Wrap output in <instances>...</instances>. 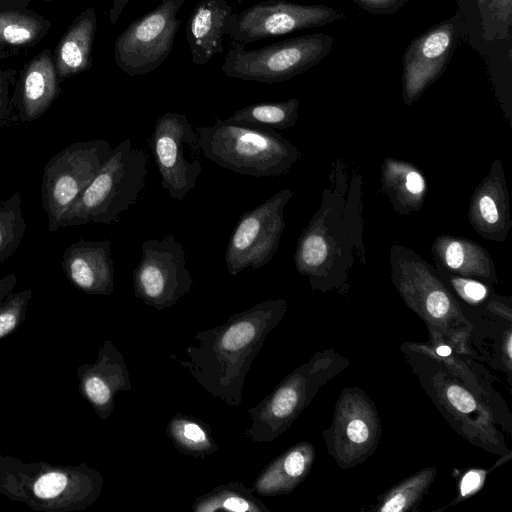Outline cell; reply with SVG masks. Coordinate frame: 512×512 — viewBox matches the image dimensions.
I'll list each match as a JSON object with an SVG mask.
<instances>
[{
    "label": "cell",
    "mask_w": 512,
    "mask_h": 512,
    "mask_svg": "<svg viewBox=\"0 0 512 512\" xmlns=\"http://www.w3.org/2000/svg\"><path fill=\"white\" fill-rule=\"evenodd\" d=\"M462 19L457 12L422 32L406 47L402 56V99L416 102L439 79L459 42Z\"/></svg>",
    "instance_id": "e0dca14e"
},
{
    "label": "cell",
    "mask_w": 512,
    "mask_h": 512,
    "mask_svg": "<svg viewBox=\"0 0 512 512\" xmlns=\"http://www.w3.org/2000/svg\"><path fill=\"white\" fill-rule=\"evenodd\" d=\"M293 195L291 189L283 188L240 215L225 253L226 268L231 276L247 268L258 270L271 262L285 229V207Z\"/></svg>",
    "instance_id": "5bb4252c"
},
{
    "label": "cell",
    "mask_w": 512,
    "mask_h": 512,
    "mask_svg": "<svg viewBox=\"0 0 512 512\" xmlns=\"http://www.w3.org/2000/svg\"><path fill=\"white\" fill-rule=\"evenodd\" d=\"M431 254L436 265L453 274L492 286L499 283L490 253L474 240L441 234L434 239Z\"/></svg>",
    "instance_id": "7402d4cb"
},
{
    "label": "cell",
    "mask_w": 512,
    "mask_h": 512,
    "mask_svg": "<svg viewBox=\"0 0 512 512\" xmlns=\"http://www.w3.org/2000/svg\"><path fill=\"white\" fill-rule=\"evenodd\" d=\"M363 231V177L338 159L294 253L296 270L312 290L347 292L354 264H366Z\"/></svg>",
    "instance_id": "6da1fadb"
},
{
    "label": "cell",
    "mask_w": 512,
    "mask_h": 512,
    "mask_svg": "<svg viewBox=\"0 0 512 512\" xmlns=\"http://www.w3.org/2000/svg\"><path fill=\"white\" fill-rule=\"evenodd\" d=\"M166 434L178 452L194 458L204 459L218 450L209 425L190 415L176 413L167 423Z\"/></svg>",
    "instance_id": "83f0119b"
},
{
    "label": "cell",
    "mask_w": 512,
    "mask_h": 512,
    "mask_svg": "<svg viewBox=\"0 0 512 512\" xmlns=\"http://www.w3.org/2000/svg\"><path fill=\"white\" fill-rule=\"evenodd\" d=\"M42 31L38 19L18 11H0V42L11 45L28 44Z\"/></svg>",
    "instance_id": "d6a6232c"
},
{
    "label": "cell",
    "mask_w": 512,
    "mask_h": 512,
    "mask_svg": "<svg viewBox=\"0 0 512 512\" xmlns=\"http://www.w3.org/2000/svg\"><path fill=\"white\" fill-rule=\"evenodd\" d=\"M76 374L81 396L102 420L108 419L113 413L116 395L132 390L125 359L109 339L100 346L95 362L78 366Z\"/></svg>",
    "instance_id": "ac0fdd59"
},
{
    "label": "cell",
    "mask_w": 512,
    "mask_h": 512,
    "mask_svg": "<svg viewBox=\"0 0 512 512\" xmlns=\"http://www.w3.org/2000/svg\"><path fill=\"white\" fill-rule=\"evenodd\" d=\"M191 509L194 512H270L251 488L236 480L220 484L195 498Z\"/></svg>",
    "instance_id": "4316f807"
},
{
    "label": "cell",
    "mask_w": 512,
    "mask_h": 512,
    "mask_svg": "<svg viewBox=\"0 0 512 512\" xmlns=\"http://www.w3.org/2000/svg\"><path fill=\"white\" fill-rule=\"evenodd\" d=\"M185 2L162 0L117 36L114 59L124 73L141 76L157 69L166 60L181 24L178 12Z\"/></svg>",
    "instance_id": "7c38bea8"
},
{
    "label": "cell",
    "mask_w": 512,
    "mask_h": 512,
    "mask_svg": "<svg viewBox=\"0 0 512 512\" xmlns=\"http://www.w3.org/2000/svg\"><path fill=\"white\" fill-rule=\"evenodd\" d=\"M468 220L485 239L498 243L506 240L512 218L505 169L500 158L492 163L475 188L469 203Z\"/></svg>",
    "instance_id": "d6986e66"
},
{
    "label": "cell",
    "mask_w": 512,
    "mask_h": 512,
    "mask_svg": "<svg viewBox=\"0 0 512 512\" xmlns=\"http://www.w3.org/2000/svg\"><path fill=\"white\" fill-rule=\"evenodd\" d=\"M147 144L169 196L183 200L203 172L198 135L186 114L166 112L155 122Z\"/></svg>",
    "instance_id": "8fae6325"
},
{
    "label": "cell",
    "mask_w": 512,
    "mask_h": 512,
    "mask_svg": "<svg viewBox=\"0 0 512 512\" xmlns=\"http://www.w3.org/2000/svg\"><path fill=\"white\" fill-rule=\"evenodd\" d=\"M478 7L484 39L495 41L510 37L512 0H484Z\"/></svg>",
    "instance_id": "1f68e13d"
},
{
    "label": "cell",
    "mask_w": 512,
    "mask_h": 512,
    "mask_svg": "<svg viewBox=\"0 0 512 512\" xmlns=\"http://www.w3.org/2000/svg\"><path fill=\"white\" fill-rule=\"evenodd\" d=\"M104 484L86 463L76 466L24 462L0 454V494L35 511L75 512L91 506Z\"/></svg>",
    "instance_id": "5b68a950"
},
{
    "label": "cell",
    "mask_w": 512,
    "mask_h": 512,
    "mask_svg": "<svg viewBox=\"0 0 512 512\" xmlns=\"http://www.w3.org/2000/svg\"><path fill=\"white\" fill-rule=\"evenodd\" d=\"M364 11L373 15H392L398 12L409 0H352Z\"/></svg>",
    "instance_id": "8d00e7d4"
},
{
    "label": "cell",
    "mask_w": 512,
    "mask_h": 512,
    "mask_svg": "<svg viewBox=\"0 0 512 512\" xmlns=\"http://www.w3.org/2000/svg\"><path fill=\"white\" fill-rule=\"evenodd\" d=\"M425 393L449 425L470 443L505 456L511 451L496 428L503 420L468 384L450 372L427 344L405 342L400 346Z\"/></svg>",
    "instance_id": "3957f363"
},
{
    "label": "cell",
    "mask_w": 512,
    "mask_h": 512,
    "mask_svg": "<svg viewBox=\"0 0 512 512\" xmlns=\"http://www.w3.org/2000/svg\"><path fill=\"white\" fill-rule=\"evenodd\" d=\"M58 78L49 51L39 54L26 68L19 98V117L31 122L41 117L58 94Z\"/></svg>",
    "instance_id": "d4e9b609"
},
{
    "label": "cell",
    "mask_w": 512,
    "mask_h": 512,
    "mask_svg": "<svg viewBox=\"0 0 512 512\" xmlns=\"http://www.w3.org/2000/svg\"><path fill=\"white\" fill-rule=\"evenodd\" d=\"M130 0H112V6L109 10L108 16L111 24H116L121 13L127 6Z\"/></svg>",
    "instance_id": "ab89813d"
},
{
    "label": "cell",
    "mask_w": 512,
    "mask_h": 512,
    "mask_svg": "<svg viewBox=\"0 0 512 512\" xmlns=\"http://www.w3.org/2000/svg\"><path fill=\"white\" fill-rule=\"evenodd\" d=\"M20 192L0 200V263L8 260L17 250L26 232L21 209Z\"/></svg>",
    "instance_id": "4dcf8cb0"
},
{
    "label": "cell",
    "mask_w": 512,
    "mask_h": 512,
    "mask_svg": "<svg viewBox=\"0 0 512 512\" xmlns=\"http://www.w3.org/2000/svg\"><path fill=\"white\" fill-rule=\"evenodd\" d=\"M110 141L94 139L70 144L44 166L41 205L48 219V230L56 231L65 213L77 201L108 159Z\"/></svg>",
    "instance_id": "30bf717a"
},
{
    "label": "cell",
    "mask_w": 512,
    "mask_h": 512,
    "mask_svg": "<svg viewBox=\"0 0 512 512\" xmlns=\"http://www.w3.org/2000/svg\"><path fill=\"white\" fill-rule=\"evenodd\" d=\"M435 269L451 292L470 306H483L496 295L488 283L453 274L436 264Z\"/></svg>",
    "instance_id": "836d02e7"
},
{
    "label": "cell",
    "mask_w": 512,
    "mask_h": 512,
    "mask_svg": "<svg viewBox=\"0 0 512 512\" xmlns=\"http://www.w3.org/2000/svg\"><path fill=\"white\" fill-rule=\"evenodd\" d=\"M299 116V101L290 98L278 102H260L235 111L226 120L274 130L293 127Z\"/></svg>",
    "instance_id": "f546056e"
},
{
    "label": "cell",
    "mask_w": 512,
    "mask_h": 512,
    "mask_svg": "<svg viewBox=\"0 0 512 512\" xmlns=\"http://www.w3.org/2000/svg\"><path fill=\"white\" fill-rule=\"evenodd\" d=\"M111 241L80 239L62 255L64 275L78 290L92 295L109 296L114 292V264Z\"/></svg>",
    "instance_id": "ffe728a7"
},
{
    "label": "cell",
    "mask_w": 512,
    "mask_h": 512,
    "mask_svg": "<svg viewBox=\"0 0 512 512\" xmlns=\"http://www.w3.org/2000/svg\"><path fill=\"white\" fill-rule=\"evenodd\" d=\"M392 283L404 303L426 324L429 344L466 351L474 328L435 267L412 249L395 243L389 253Z\"/></svg>",
    "instance_id": "277c9868"
},
{
    "label": "cell",
    "mask_w": 512,
    "mask_h": 512,
    "mask_svg": "<svg viewBox=\"0 0 512 512\" xmlns=\"http://www.w3.org/2000/svg\"><path fill=\"white\" fill-rule=\"evenodd\" d=\"M286 311L285 299H266L231 315L219 326L197 332V343L185 348V358L174 354L170 358L211 396L237 407L255 357Z\"/></svg>",
    "instance_id": "7a4b0ae2"
},
{
    "label": "cell",
    "mask_w": 512,
    "mask_h": 512,
    "mask_svg": "<svg viewBox=\"0 0 512 512\" xmlns=\"http://www.w3.org/2000/svg\"><path fill=\"white\" fill-rule=\"evenodd\" d=\"M202 154L218 166L253 177H275L290 172L301 152L274 129L215 118L195 129Z\"/></svg>",
    "instance_id": "8992f818"
},
{
    "label": "cell",
    "mask_w": 512,
    "mask_h": 512,
    "mask_svg": "<svg viewBox=\"0 0 512 512\" xmlns=\"http://www.w3.org/2000/svg\"><path fill=\"white\" fill-rule=\"evenodd\" d=\"M315 457L313 444L307 441L294 444L260 471L252 484V491L260 496L292 492L309 475Z\"/></svg>",
    "instance_id": "603a6c76"
},
{
    "label": "cell",
    "mask_w": 512,
    "mask_h": 512,
    "mask_svg": "<svg viewBox=\"0 0 512 512\" xmlns=\"http://www.w3.org/2000/svg\"><path fill=\"white\" fill-rule=\"evenodd\" d=\"M334 37L313 33L246 49L232 42L221 71L230 78L274 84L289 80L319 64L334 44Z\"/></svg>",
    "instance_id": "9c48e42d"
},
{
    "label": "cell",
    "mask_w": 512,
    "mask_h": 512,
    "mask_svg": "<svg viewBox=\"0 0 512 512\" xmlns=\"http://www.w3.org/2000/svg\"><path fill=\"white\" fill-rule=\"evenodd\" d=\"M381 191L400 216L419 212L427 194V180L413 163L387 157L380 167Z\"/></svg>",
    "instance_id": "cb8c5ba5"
},
{
    "label": "cell",
    "mask_w": 512,
    "mask_h": 512,
    "mask_svg": "<svg viewBox=\"0 0 512 512\" xmlns=\"http://www.w3.org/2000/svg\"><path fill=\"white\" fill-rule=\"evenodd\" d=\"M437 470L433 466L423 468L394 486L378 498L372 508L376 512L415 511L434 482Z\"/></svg>",
    "instance_id": "f1b7e54d"
},
{
    "label": "cell",
    "mask_w": 512,
    "mask_h": 512,
    "mask_svg": "<svg viewBox=\"0 0 512 512\" xmlns=\"http://www.w3.org/2000/svg\"><path fill=\"white\" fill-rule=\"evenodd\" d=\"M17 283V276L14 273H10L0 279V301L10 293Z\"/></svg>",
    "instance_id": "f35d334b"
},
{
    "label": "cell",
    "mask_w": 512,
    "mask_h": 512,
    "mask_svg": "<svg viewBox=\"0 0 512 512\" xmlns=\"http://www.w3.org/2000/svg\"><path fill=\"white\" fill-rule=\"evenodd\" d=\"M31 290L10 292L0 301V339L15 331L25 320Z\"/></svg>",
    "instance_id": "e575fe53"
},
{
    "label": "cell",
    "mask_w": 512,
    "mask_h": 512,
    "mask_svg": "<svg viewBox=\"0 0 512 512\" xmlns=\"http://www.w3.org/2000/svg\"><path fill=\"white\" fill-rule=\"evenodd\" d=\"M484 0H476L477 5H480Z\"/></svg>",
    "instance_id": "60d3db41"
},
{
    "label": "cell",
    "mask_w": 512,
    "mask_h": 512,
    "mask_svg": "<svg viewBox=\"0 0 512 512\" xmlns=\"http://www.w3.org/2000/svg\"><path fill=\"white\" fill-rule=\"evenodd\" d=\"M382 427L374 402L359 387L344 388L331 426L323 431L329 455L342 469L365 462L376 450Z\"/></svg>",
    "instance_id": "4fadbf2b"
},
{
    "label": "cell",
    "mask_w": 512,
    "mask_h": 512,
    "mask_svg": "<svg viewBox=\"0 0 512 512\" xmlns=\"http://www.w3.org/2000/svg\"><path fill=\"white\" fill-rule=\"evenodd\" d=\"M148 164L146 150L133 147L129 138L112 147L108 159L63 216L60 228L118 222L140 200L146 187Z\"/></svg>",
    "instance_id": "52a82bcc"
},
{
    "label": "cell",
    "mask_w": 512,
    "mask_h": 512,
    "mask_svg": "<svg viewBox=\"0 0 512 512\" xmlns=\"http://www.w3.org/2000/svg\"><path fill=\"white\" fill-rule=\"evenodd\" d=\"M350 360L333 348L316 352L287 374L257 405L247 410L250 426L245 437L271 442L285 433L309 406L320 388L343 372Z\"/></svg>",
    "instance_id": "ba28073f"
},
{
    "label": "cell",
    "mask_w": 512,
    "mask_h": 512,
    "mask_svg": "<svg viewBox=\"0 0 512 512\" xmlns=\"http://www.w3.org/2000/svg\"><path fill=\"white\" fill-rule=\"evenodd\" d=\"M97 28L93 7L82 12L56 48V74L64 80L88 69L91 65L92 46Z\"/></svg>",
    "instance_id": "484cf974"
},
{
    "label": "cell",
    "mask_w": 512,
    "mask_h": 512,
    "mask_svg": "<svg viewBox=\"0 0 512 512\" xmlns=\"http://www.w3.org/2000/svg\"><path fill=\"white\" fill-rule=\"evenodd\" d=\"M345 18L322 4H299L287 0H265L234 11L227 34L243 45L303 29L322 27Z\"/></svg>",
    "instance_id": "2e32d148"
},
{
    "label": "cell",
    "mask_w": 512,
    "mask_h": 512,
    "mask_svg": "<svg viewBox=\"0 0 512 512\" xmlns=\"http://www.w3.org/2000/svg\"><path fill=\"white\" fill-rule=\"evenodd\" d=\"M487 474V471L480 469L467 471L460 482L458 498L452 504L459 503L479 491Z\"/></svg>",
    "instance_id": "d590c367"
},
{
    "label": "cell",
    "mask_w": 512,
    "mask_h": 512,
    "mask_svg": "<svg viewBox=\"0 0 512 512\" xmlns=\"http://www.w3.org/2000/svg\"><path fill=\"white\" fill-rule=\"evenodd\" d=\"M9 115L8 93L7 87L0 76V125L4 123L5 118Z\"/></svg>",
    "instance_id": "74e56055"
},
{
    "label": "cell",
    "mask_w": 512,
    "mask_h": 512,
    "mask_svg": "<svg viewBox=\"0 0 512 512\" xmlns=\"http://www.w3.org/2000/svg\"><path fill=\"white\" fill-rule=\"evenodd\" d=\"M233 12L227 0H201L195 6L186 26L187 43L195 65H204L223 52L224 36Z\"/></svg>",
    "instance_id": "44dd1931"
},
{
    "label": "cell",
    "mask_w": 512,
    "mask_h": 512,
    "mask_svg": "<svg viewBox=\"0 0 512 512\" xmlns=\"http://www.w3.org/2000/svg\"><path fill=\"white\" fill-rule=\"evenodd\" d=\"M192 284L185 250L173 234L143 242L140 261L132 273L135 297L162 311L175 306Z\"/></svg>",
    "instance_id": "9a60e30c"
}]
</instances>
